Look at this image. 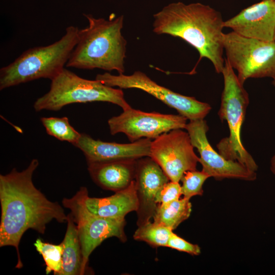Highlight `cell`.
Wrapping results in <instances>:
<instances>
[{
    "label": "cell",
    "mask_w": 275,
    "mask_h": 275,
    "mask_svg": "<svg viewBox=\"0 0 275 275\" xmlns=\"http://www.w3.org/2000/svg\"><path fill=\"white\" fill-rule=\"evenodd\" d=\"M39 163L33 159L22 171L14 168L7 174L0 175V247L16 249L18 269L23 267L19 245L25 231L33 229L43 234L52 220L64 223L68 219L63 207L49 200L34 185L33 175Z\"/></svg>",
    "instance_id": "obj_1"
},
{
    "label": "cell",
    "mask_w": 275,
    "mask_h": 275,
    "mask_svg": "<svg viewBox=\"0 0 275 275\" xmlns=\"http://www.w3.org/2000/svg\"><path fill=\"white\" fill-rule=\"evenodd\" d=\"M153 31L157 35L179 37L209 59L216 72L222 73L225 64L221 13L200 3L185 4L178 2L163 7L153 15Z\"/></svg>",
    "instance_id": "obj_2"
},
{
    "label": "cell",
    "mask_w": 275,
    "mask_h": 275,
    "mask_svg": "<svg viewBox=\"0 0 275 275\" xmlns=\"http://www.w3.org/2000/svg\"><path fill=\"white\" fill-rule=\"evenodd\" d=\"M84 15L88 25L79 29L78 41L66 66L124 73L127 42L121 32L123 15L110 20Z\"/></svg>",
    "instance_id": "obj_3"
},
{
    "label": "cell",
    "mask_w": 275,
    "mask_h": 275,
    "mask_svg": "<svg viewBox=\"0 0 275 275\" xmlns=\"http://www.w3.org/2000/svg\"><path fill=\"white\" fill-rule=\"evenodd\" d=\"M79 29L70 25L59 40L30 48L0 69V90L40 78L52 80L65 68L77 44Z\"/></svg>",
    "instance_id": "obj_4"
},
{
    "label": "cell",
    "mask_w": 275,
    "mask_h": 275,
    "mask_svg": "<svg viewBox=\"0 0 275 275\" xmlns=\"http://www.w3.org/2000/svg\"><path fill=\"white\" fill-rule=\"evenodd\" d=\"M222 73L224 85L218 115L222 121H227L230 134L217 144V148L226 159L236 161L256 172L258 166L241 140V126L249 103V94L226 59Z\"/></svg>",
    "instance_id": "obj_5"
},
{
    "label": "cell",
    "mask_w": 275,
    "mask_h": 275,
    "mask_svg": "<svg viewBox=\"0 0 275 275\" xmlns=\"http://www.w3.org/2000/svg\"><path fill=\"white\" fill-rule=\"evenodd\" d=\"M102 101L121 107L123 111L131 107L121 89L108 86L101 81L82 78L64 68L51 80L49 91L34 102L36 112L57 111L75 103Z\"/></svg>",
    "instance_id": "obj_6"
},
{
    "label": "cell",
    "mask_w": 275,
    "mask_h": 275,
    "mask_svg": "<svg viewBox=\"0 0 275 275\" xmlns=\"http://www.w3.org/2000/svg\"><path fill=\"white\" fill-rule=\"evenodd\" d=\"M224 49L243 85L250 78H275V42L249 38L234 32L223 34Z\"/></svg>",
    "instance_id": "obj_7"
},
{
    "label": "cell",
    "mask_w": 275,
    "mask_h": 275,
    "mask_svg": "<svg viewBox=\"0 0 275 275\" xmlns=\"http://www.w3.org/2000/svg\"><path fill=\"white\" fill-rule=\"evenodd\" d=\"M62 204L70 210L77 230L82 256V271L89 269V258L94 250L105 239L116 237L120 241L127 240L124 231L125 219H115L97 215L85 205L83 186L71 198H64Z\"/></svg>",
    "instance_id": "obj_8"
},
{
    "label": "cell",
    "mask_w": 275,
    "mask_h": 275,
    "mask_svg": "<svg viewBox=\"0 0 275 275\" xmlns=\"http://www.w3.org/2000/svg\"><path fill=\"white\" fill-rule=\"evenodd\" d=\"M95 79L112 87L142 90L176 109L179 115L190 121L204 119L211 109L208 103L200 101L194 97L173 92L158 85L140 71L129 75L123 73L113 75L105 72L97 74Z\"/></svg>",
    "instance_id": "obj_9"
},
{
    "label": "cell",
    "mask_w": 275,
    "mask_h": 275,
    "mask_svg": "<svg viewBox=\"0 0 275 275\" xmlns=\"http://www.w3.org/2000/svg\"><path fill=\"white\" fill-rule=\"evenodd\" d=\"M194 148L187 132L174 129L152 141L150 157L170 181L179 182L185 172L196 170L200 159Z\"/></svg>",
    "instance_id": "obj_10"
},
{
    "label": "cell",
    "mask_w": 275,
    "mask_h": 275,
    "mask_svg": "<svg viewBox=\"0 0 275 275\" xmlns=\"http://www.w3.org/2000/svg\"><path fill=\"white\" fill-rule=\"evenodd\" d=\"M187 119L180 115L145 112L131 107L108 121L110 133H124L130 142L141 139H155L176 129H185Z\"/></svg>",
    "instance_id": "obj_11"
},
{
    "label": "cell",
    "mask_w": 275,
    "mask_h": 275,
    "mask_svg": "<svg viewBox=\"0 0 275 275\" xmlns=\"http://www.w3.org/2000/svg\"><path fill=\"white\" fill-rule=\"evenodd\" d=\"M185 129L188 133L193 146L200 154L199 162L202 166V171L210 177L219 180L228 178L253 181L256 179V172L251 171L236 161L226 159L215 151L207 138L209 128L204 119L190 121Z\"/></svg>",
    "instance_id": "obj_12"
},
{
    "label": "cell",
    "mask_w": 275,
    "mask_h": 275,
    "mask_svg": "<svg viewBox=\"0 0 275 275\" xmlns=\"http://www.w3.org/2000/svg\"><path fill=\"white\" fill-rule=\"evenodd\" d=\"M134 180L139 202L136 224L140 226L153 218L158 205L155 197L170 180L160 167L147 156L137 160Z\"/></svg>",
    "instance_id": "obj_13"
},
{
    "label": "cell",
    "mask_w": 275,
    "mask_h": 275,
    "mask_svg": "<svg viewBox=\"0 0 275 275\" xmlns=\"http://www.w3.org/2000/svg\"><path fill=\"white\" fill-rule=\"evenodd\" d=\"M224 26L241 36L274 41L275 0H262L224 21Z\"/></svg>",
    "instance_id": "obj_14"
},
{
    "label": "cell",
    "mask_w": 275,
    "mask_h": 275,
    "mask_svg": "<svg viewBox=\"0 0 275 275\" xmlns=\"http://www.w3.org/2000/svg\"><path fill=\"white\" fill-rule=\"evenodd\" d=\"M151 142L146 138L127 144L107 142L81 133L74 146L83 152L87 163H95L150 157Z\"/></svg>",
    "instance_id": "obj_15"
},
{
    "label": "cell",
    "mask_w": 275,
    "mask_h": 275,
    "mask_svg": "<svg viewBox=\"0 0 275 275\" xmlns=\"http://www.w3.org/2000/svg\"><path fill=\"white\" fill-rule=\"evenodd\" d=\"M83 197L88 209L93 213L102 217L125 219L128 213L136 211L138 208L134 180L126 188L104 198L89 197L87 188L83 186Z\"/></svg>",
    "instance_id": "obj_16"
},
{
    "label": "cell",
    "mask_w": 275,
    "mask_h": 275,
    "mask_svg": "<svg viewBox=\"0 0 275 275\" xmlns=\"http://www.w3.org/2000/svg\"><path fill=\"white\" fill-rule=\"evenodd\" d=\"M137 160L87 163L88 170L99 187L116 192L126 188L134 180Z\"/></svg>",
    "instance_id": "obj_17"
},
{
    "label": "cell",
    "mask_w": 275,
    "mask_h": 275,
    "mask_svg": "<svg viewBox=\"0 0 275 275\" xmlns=\"http://www.w3.org/2000/svg\"><path fill=\"white\" fill-rule=\"evenodd\" d=\"M67 226L61 242L62 269L61 275H83L82 256L77 226L70 213Z\"/></svg>",
    "instance_id": "obj_18"
},
{
    "label": "cell",
    "mask_w": 275,
    "mask_h": 275,
    "mask_svg": "<svg viewBox=\"0 0 275 275\" xmlns=\"http://www.w3.org/2000/svg\"><path fill=\"white\" fill-rule=\"evenodd\" d=\"M191 212L189 200L183 198L167 204H158L153 217V222L173 231L189 217Z\"/></svg>",
    "instance_id": "obj_19"
},
{
    "label": "cell",
    "mask_w": 275,
    "mask_h": 275,
    "mask_svg": "<svg viewBox=\"0 0 275 275\" xmlns=\"http://www.w3.org/2000/svg\"><path fill=\"white\" fill-rule=\"evenodd\" d=\"M138 227L133 235V239L144 241L153 247H167L173 233L171 229L154 222L149 221Z\"/></svg>",
    "instance_id": "obj_20"
},
{
    "label": "cell",
    "mask_w": 275,
    "mask_h": 275,
    "mask_svg": "<svg viewBox=\"0 0 275 275\" xmlns=\"http://www.w3.org/2000/svg\"><path fill=\"white\" fill-rule=\"evenodd\" d=\"M40 120L47 133L60 141L68 142L74 146L80 136L81 133L70 125L67 117H42Z\"/></svg>",
    "instance_id": "obj_21"
},
{
    "label": "cell",
    "mask_w": 275,
    "mask_h": 275,
    "mask_svg": "<svg viewBox=\"0 0 275 275\" xmlns=\"http://www.w3.org/2000/svg\"><path fill=\"white\" fill-rule=\"evenodd\" d=\"M36 251L41 255L45 263V272L48 274L61 275L62 269V251L61 243L54 244L43 241L38 238L34 243Z\"/></svg>",
    "instance_id": "obj_22"
},
{
    "label": "cell",
    "mask_w": 275,
    "mask_h": 275,
    "mask_svg": "<svg viewBox=\"0 0 275 275\" xmlns=\"http://www.w3.org/2000/svg\"><path fill=\"white\" fill-rule=\"evenodd\" d=\"M210 177L205 172L197 170L189 171L184 173L181 180V193L183 198L189 200L195 196H202L203 194V185Z\"/></svg>",
    "instance_id": "obj_23"
},
{
    "label": "cell",
    "mask_w": 275,
    "mask_h": 275,
    "mask_svg": "<svg viewBox=\"0 0 275 275\" xmlns=\"http://www.w3.org/2000/svg\"><path fill=\"white\" fill-rule=\"evenodd\" d=\"M181 195V186L179 183L170 180L158 191L155 201L157 204H167L179 199Z\"/></svg>",
    "instance_id": "obj_24"
},
{
    "label": "cell",
    "mask_w": 275,
    "mask_h": 275,
    "mask_svg": "<svg viewBox=\"0 0 275 275\" xmlns=\"http://www.w3.org/2000/svg\"><path fill=\"white\" fill-rule=\"evenodd\" d=\"M167 247L192 255H199L201 253V249L198 245L191 243L174 233L171 236Z\"/></svg>",
    "instance_id": "obj_25"
},
{
    "label": "cell",
    "mask_w": 275,
    "mask_h": 275,
    "mask_svg": "<svg viewBox=\"0 0 275 275\" xmlns=\"http://www.w3.org/2000/svg\"><path fill=\"white\" fill-rule=\"evenodd\" d=\"M270 170L272 173L275 175V155L272 158L271 160Z\"/></svg>",
    "instance_id": "obj_26"
},
{
    "label": "cell",
    "mask_w": 275,
    "mask_h": 275,
    "mask_svg": "<svg viewBox=\"0 0 275 275\" xmlns=\"http://www.w3.org/2000/svg\"><path fill=\"white\" fill-rule=\"evenodd\" d=\"M272 84L275 87V78L273 79V81L272 82Z\"/></svg>",
    "instance_id": "obj_27"
},
{
    "label": "cell",
    "mask_w": 275,
    "mask_h": 275,
    "mask_svg": "<svg viewBox=\"0 0 275 275\" xmlns=\"http://www.w3.org/2000/svg\"><path fill=\"white\" fill-rule=\"evenodd\" d=\"M274 41L275 42V35H274Z\"/></svg>",
    "instance_id": "obj_28"
}]
</instances>
